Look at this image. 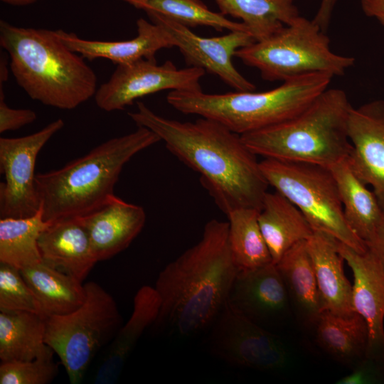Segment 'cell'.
<instances>
[{
	"instance_id": "1",
	"label": "cell",
	"mask_w": 384,
	"mask_h": 384,
	"mask_svg": "<svg viewBox=\"0 0 384 384\" xmlns=\"http://www.w3.org/2000/svg\"><path fill=\"white\" fill-rule=\"evenodd\" d=\"M129 112L138 127L154 132L166 149L200 175V181L227 215L241 208L260 210L269 184L260 162L241 136L205 117L179 122L161 117L137 102Z\"/></svg>"
},
{
	"instance_id": "2",
	"label": "cell",
	"mask_w": 384,
	"mask_h": 384,
	"mask_svg": "<svg viewBox=\"0 0 384 384\" xmlns=\"http://www.w3.org/2000/svg\"><path fill=\"white\" fill-rule=\"evenodd\" d=\"M238 270L228 222L208 221L198 243L159 273L154 288L161 306L154 326L189 336L212 324L228 300Z\"/></svg>"
},
{
	"instance_id": "3",
	"label": "cell",
	"mask_w": 384,
	"mask_h": 384,
	"mask_svg": "<svg viewBox=\"0 0 384 384\" xmlns=\"http://www.w3.org/2000/svg\"><path fill=\"white\" fill-rule=\"evenodd\" d=\"M0 45L10 57L17 83L31 99L72 110L95 96V71L55 31L19 27L1 20Z\"/></svg>"
},
{
	"instance_id": "4",
	"label": "cell",
	"mask_w": 384,
	"mask_h": 384,
	"mask_svg": "<svg viewBox=\"0 0 384 384\" xmlns=\"http://www.w3.org/2000/svg\"><path fill=\"white\" fill-rule=\"evenodd\" d=\"M161 141L150 129L110 139L60 169L36 175V191L46 222L82 218L114 196L124 166L137 153Z\"/></svg>"
},
{
	"instance_id": "5",
	"label": "cell",
	"mask_w": 384,
	"mask_h": 384,
	"mask_svg": "<svg viewBox=\"0 0 384 384\" xmlns=\"http://www.w3.org/2000/svg\"><path fill=\"white\" fill-rule=\"evenodd\" d=\"M352 107L344 90L328 87L294 117L240 136L256 156L329 167L349 155Z\"/></svg>"
},
{
	"instance_id": "6",
	"label": "cell",
	"mask_w": 384,
	"mask_h": 384,
	"mask_svg": "<svg viewBox=\"0 0 384 384\" xmlns=\"http://www.w3.org/2000/svg\"><path fill=\"white\" fill-rule=\"evenodd\" d=\"M333 78L326 73H312L260 92L207 94L202 90H173L166 101L181 113L215 120L242 135L294 117L329 87Z\"/></svg>"
},
{
	"instance_id": "7",
	"label": "cell",
	"mask_w": 384,
	"mask_h": 384,
	"mask_svg": "<svg viewBox=\"0 0 384 384\" xmlns=\"http://www.w3.org/2000/svg\"><path fill=\"white\" fill-rule=\"evenodd\" d=\"M235 57L269 81L284 82L312 73L341 76L355 63L354 58L333 52L326 33L300 16L270 36L239 48Z\"/></svg>"
},
{
	"instance_id": "8",
	"label": "cell",
	"mask_w": 384,
	"mask_h": 384,
	"mask_svg": "<svg viewBox=\"0 0 384 384\" xmlns=\"http://www.w3.org/2000/svg\"><path fill=\"white\" fill-rule=\"evenodd\" d=\"M260 166L269 186L301 211L314 231L327 233L357 252L367 250V244L347 223L329 167L265 158Z\"/></svg>"
},
{
	"instance_id": "9",
	"label": "cell",
	"mask_w": 384,
	"mask_h": 384,
	"mask_svg": "<svg viewBox=\"0 0 384 384\" xmlns=\"http://www.w3.org/2000/svg\"><path fill=\"white\" fill-rule=\"evenodd\" d=\"M86 297L75 311L46 317V343L58 356L72 384L79 383L96 353L121 328L113 297L99 284H85Z\"/></svg>"
},
{
	"instance_id": "10",
	"label": "cell",
	"mask_w": 384,
	"mask_h": 384,
	"mask_svg": "<svg viewBox=\"0 0 384 384\" xmlns=\"http://www.w3.org/2000/svg\"><path fill=\"white\" fill-rule=\"evenodd\" d=\"M209 338L211 353L235 366L277 370L289 361L282 341L241 314L227 301L214 321Z\"/></svg>"
},
{
	"instance_id": "11",
	"label": "cell",
	"mask_w": 384,
	"mask_h": 384,
	"mask_svg": "<svg viewBox=\"0 0 384 384\" xmlns=\"http://www.w3.org/2000/svg\"><path fill=\"white\" fill-rule=\"evenodd\" d=\"M64 124L59 118L33 134L0 138V169L5 177L0 184L1 218H27L40 211L36 161L41 149Z\"/></svg>"
},
{
	"instance_id": "12",
	"label": "cell",
	"mask_w": 384,
	"mask_h": 384,
	"mask_svg": "<svg viewBox=\"0 0 384 384\" xmlns=\"http://www.w3.org/2000/svg\"><path fill=\"white\" fill-rule=\"evenodd\" d=\"M205 73L195 67L178 69L171 60L159 65L156 59L117 65L110 79L97 90L95 102L100 109L112 112L161 90H201L199 82Z\"/></svg>"
},
{
	"instance_id": "13",
	"label": "cell",
	"mask_w": 384,
	"mask_h": 384,
	"mask_svg": "<svg viewBox=\"0 0 384 384\" xmlns=\"http://www.w3.org/2000/svg\"><path fill=\"white\" fill-rule=\"evenodd\" d=\"M152 23L162 26L169 34L188 67L200 68L217 75L236 91H254L255 86L235 68L237 50L255 41L246 31H230L211 38L201 37L190 28L157 14H147Z\"/></svg>"
},
{
	"instance_id": "14",
	"label": "cell",
	"mask_w": 384,
	"mask_h": 384,
	"mask_svg": "<svg viewBox=\"0 0 384 384\" xmlns=\"http://www.w3.org/2000/svg\"><path fill=\"white\" fill-rule=\"evenodd\" d=\"M228 302L248 319L264 327L277 326L292 312L282 278L276 264L238 268Z\"/></svg>"
},
{
	"instance_id": "15",
	"label": "cell",
	"mask_w": 384,
	"mask_h": 384,
	"mask_svg": "<svg viewBox=\"0 0 384 384\" xmlns=\"http://www.w3.org/2000/svg\"><path fill=\"white\" fill-rule=\"evenodd\" d=\"M348 134L351 144L348 161L356 174L372 187L384 211V100L353 107Z\"/></svg>"
},
{
	"instance_id": "16",
	"label": "cell",
	"mask_w": 384,
	"mask_h": 384,
	"mask_svg": "<svg viewBox=\"0 0 384 384\" xmlns=\"http://www.w3.org/2000/svg\"><path fill=\"white\" fill-rule=\"evenodd\" d=\"M337 249L353 274L352 302L354 311L366 321L369 345L384 342V267L368 247L359 252L337 240Z\"/></svg>"
},
{
	"instance_id": "17",
	"label": "cell",
	"mask_w": 384,
	"mask_h": 384,
	"mask_svg": "<svg viewBox=\"0 0 384 384\" xmlns=\"http://www.w3.org/2000/svg\"><path fill=\"white\" fill-rule=\"evenodd\" d=\"M85 228L97 262L123 251L142 231L144 209L115 195L92 213L78 218Z\"/></svg>"
},
{
	"instance_id": "18",
	"label": "cell",
	"mask_w": 384,
	"mask_h": 384,
	"mask_svg": "<svg viewBox=\"0 0 384 384\" xmlns=\"http://www.w3.org/2000/svg\"><path fill=\"white\" fill-rule=\"evenodd\" d=\"M137 26L136 37L120 41L86 40L61 29L55 31L70 50L83 58L90 60L105 58L117 65L128 64L142 58L154 60L159 50L174 47L162 26L140 18L137 21Z\"/></svg>"
},
{
	"instance_id": "19",
	"label": "cell",
	"mask_w": 384,
	"mask_h": 384,
	"mask_svg": "<svg viewBox=\"0 0 384 384\" xmlns=\"http://www.w3.org/2000/svg\"><path fill=\"white\" fill-rule=\"evenodd\" d=\"M42 261L82 282L97 260L78 218L50 223L38 240Z\"/></svg>"
},
{
	"instance_id": "20",
	"label": "cell",
	"mask_w": 384,
	"mask_h": 384,
	"mask_svg": "<svg viewBox=\"0 0 384 384\" xmlns=\"http://www.w3.org/2000/svg\"><path fill=\"white\" fill-rule=\"evenodd\" d=\"M319 292L322 311L348 316L356 311L352 302V286L345 276L343 257L337 249V240L314 231L306 240Z\"/></svg>"
},
{
	"instance_id": "21",
	"label": "cell",
	"mask_w": 384,
	"mask_h": 384,
	"mask_svg": "<svg viewBox=\"0 0 384 384\" xmlns=\"http://www.w3.org/2000/svg\"><path fill=\"white\" fill-rule=\"evenodd\" d=\"M161 306L154 287L144 285L136 293L132 315L110 343L95 379V383H112L138 340L147 327L156 321Z\"/></svg>"
},
{
	"instance_id": "22",
	"label": "cell",
	"mask_w": 384,
	"mask_h": 384,
	"mask_svg": "<svg viewBox=\"0 0 384 384\" xmlns=\"http://www.w3.org/2000/svg\"><path fill=\"white\" fill-rule=\"evenodd\" d=\"M276 265L286 287L292 311L304 326L314 328L322 309L306 240L293 245Z\"/></svg>"
},
{
	"instance_id": "23",
	"label": "cell",
	"mask_w": 384,
	"mask_h": 384,
	"mask_svg": "<svg viewBox=\"0 0 384 384\" xmlns=\"http://www.w3.org/2000/svg\"><path fill=\"white\" fill-rule=\"evenodd\" d=\"M258 222L274 264L293 245L308 240L314 233L301 211L277 191L265 195Z\"/></svg>"
},
{
	"instance_id": "24",
	"label": "cell",
	"mask_w": 384,
	"mask_h": 384,
	"mask_svg": "<svg viewBox=\"0 0 384 384\" xmlns=\"http://www.w3.org/2000/svg\"><path fill=\"white\" fill-rule=\"evenodd\" d=\"M329 168L336 181L347 223L367 243L382 219L383 210L373 191L353 171L348 157Z\"/></svg>"
},
{
	"instance_id": "25",
	"label": "cell",
	"mask_w": 384,
	"mask_h": 384,
	"mask_svg": "<svg viewBox=\"0 0 384 384\" xmlns=\"http://www.w3.org/2000/svg\"><path fill=\"white\" fill-rule=\"evenodd\" d=\"M314 328L318 344L338 362L353 368L365 357L368 328L358 313L342 316L322 311Z\"/></svg>"
},
{
	"instance_id": "26",
	"label": "cell",
	"mask_w": 384,
	"mask_h": 384,
	"mask_svg": "<svg viewBox=\"0 0 384 384\" xmlns=\"http://www.w3.org/2000/svg\"><path fill=\"white\" fill-rule=\"evenodd\" d=\"M46 317L29 311H0L1 363L53 355L45 341Z\"/></svg>"
},
{
	"instance_id": "27",
	"label": "cell",
	"mask_w": 384,
	"mask_h": 384,
	"mask_svg": "<svg viewBox=\"0 0 384 384\" xmlns=\"http://www.w3.org/2000/svg\"><path fill=\"white\" fill-rule=\"evenodd\" d=\"M20 270L46 316L70 313L85 302L86 292L82 282L43 261Z\"/></svg>"
},
{
	"instance_id": "28",
	"label": "cell",
	"mask_w": 384,
	"mask_h": 384,
	"mask_svg": "<svg viewBox=\"0 0 384 384\" xmlns=\"http://www.w3.org/2000/svg\"><path fill=\"white\" fill-rule=\"evenodd\" d=\"M223 15L240 18L255 41L299 16L294 0H215Z\"/></svg>"
},
{
	"instance_id": "29",
	"label": "cell",
	"mask_w": 384,
	"mask_h": 384,
	"mask_svg": "<svg viewBox=\"0 0 384 384\" xmlns=\"http://www.w3.org/2000/svg\"><path fill=\"white\" fill-rule=\"evenodd\" d=\"M49 224L41 208L31 217L1 218L0 262L21 270L42 262L38 240Z\"/></svg>"
},
{
	"instance_id": "30",
	"label": "cell",
	"mask_w": 384,
	"mask_h": 384,
	"mask_svg": "<svg viewBox=\"0 0 384 384\" xmlns=\"http://www.w3.org/2000/svg\"><path fill=\"white\" fill-rule=\"evenodd\" d=\"M259 210L235 209L228 218L229 242L238 268L252 269L273 262L258 222Z\"/></svg>"
},
{
	"instance_id": "31",
	"label": "cell",
	"mask_w": 384,
	"mask_h": 384,
	"mask_svg": "<svg viewBox=\"0 0 384 384\" xmlns=\"http://www.w3.org/2000/svg\"><path fill=\"white\" fill-rule=\"evenodd\" d=\"M143 10L157 14L188 28L209 26L217 31H242L250 33L242 22L229 20L221 13L210 11L200 0H149Z\"/></svg>"
},
{
	"instance_id": "32",
	"label": "cell",
	"mask_w": 384,
	"mask_h": 384,
	"mask_svg": "<svg viewBox=\"0 0 384 384\" xmlns=\"http://www.w3.org/2000/svg\"><path fill=\"white\" fill-rule=\"evenodd\" d=\"M0 311H29L46 315L21 270L0 262Z\"/></svg>"
},
{
	"instance_id": "33",
	"label": "cell",
	"mask_w": 384,
	"mask_h": 384,
	"mask_svg": "<svg viewBox=\"0 0 384 384\" xmlns=\"http://www.w3.org/2000/svg\"><path fill=\"white\" fill-rule=\"evenodd\" d=\"M58 372L53 355L27 361L1 363V384H48Z\"/></svg>"
},
{
	"instance_id": "34",
	"label": "cell",
	"mask_w": 384,
	"mask_h": 384,
	"mask_svg": "<svg viewBox=\"0 0 384 384\" xmlns=\"http://www.w3.org/2000/svg\"><path fill=\"white\" fill-rule=\"evenodd\" d=\"M37 118L36 112L28 109H13L4 99L2 85H0V132L16 130L33 122Z\"/></svg>"
},
{
	"instance_id": "35",
	"label": "cell",
	"mask_w": 384,
	"mask_h": 384,
	"mask_svg": "<svg viewBox=\"0 0 384 384\" xmlns=\"http://www.w3.org/2000/svg\"><path fill=\"white\" fill-rule=\"evenodd\" d=\"M339 0H321L320 5L312 21L326 33L332 17L333 11Z\"/></svg>"
},
{
	"instance_id": "36",
	"label": "cell",
	"mask_w": 384,
	"mask_h": 384,
	"mask_svg": "<svg viewBox=\"0 0 384 384\" xmlns=\"http://www.w3.org/2000/svg\"><path fill=\"white\" fill-rule=\"evenodd\" d=\"M366 244L378 256L384 267V211L374 235Z\"/></svg>"
},
{
	"instance_id": "37",
	"label": "cell",
	"mask_w": 384,
	"mask_h": 384,
	"mask_svg": "<svg viewBox=\"0 0 384 384\" xmlns=\"http://www.w3.org/2000/svg\"><path fill=\"white\" fill-rule=\"evenodd\" d=\"M361 9L366 16L376 18L384 16V0H361Z\"/></svg>"
},
{
	"instance_id": "38",
	"label": "cell",
	"mask_w": 384,
	"mask_h": 384,
	"mask_svg": "<svg viewBox=\"0 0 384 384\" xmlns=\"http://www.w3.org/2000/svg\"><path fill=\"white\" fill-rule=\"evenodd\" d=\"M4 56L1 55V66H0V84L4 83L5 81H6L8 78V68H7V61L6 60Z\"/></svg>"
},
{
	"instance_id": "39",
	"label": "cell",
	"mask_w": 384,
	"mask_h": 384,
	"mask_svg": "<svg viewBox=\"0 0 384 384\" xmlns=\"http://www.w3.org/2000/svg\"><path fill=\"white\" fill-rule=\"evenodd\" d=\"M3 2L14 5V6H25L31 4L36 1L37 0H1Z\"/></svg>"
},
{
	"instance_id": "40",
	"label": "cell",
	"mask_w": 384,
	"mask_h": 384,
	"mask_svg": "<svg viewBox=\"0 0 384 384\" xmlns=\"http://www.w3.org/2000/svg\"><path fill=\"white\" fill-rule=\"evenodd\" d=\"M122 1H124L132 4L137 9H143L149 0H122Z\"/></svg>"
},
{
	"instance_id": "41",
	"label": "cell",
	"mask_w": 384,
	"mask_h": 384,
	"mask_svg": "<svg viewBox=\"0 0 384 384\" xmlns=\"http://www.w3.org/2000/svg\"><path fill=\"white\" fill-rule=\"evenodd\" d=\"M380 23L383 26V27L384 28V16L383 17H380L379 18L377 19Z\"/></svg>"
}]
</instances>
